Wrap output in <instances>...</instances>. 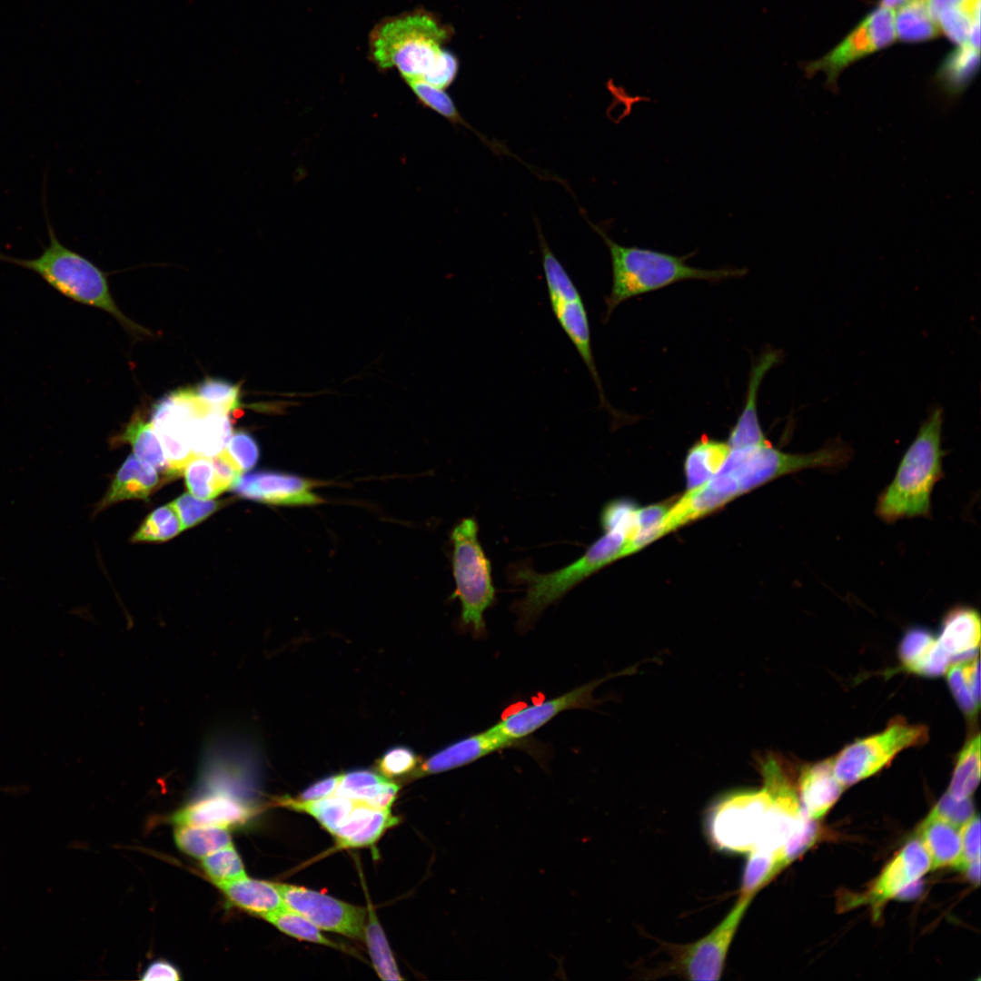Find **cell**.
<instances>
[{
	"mask_svg": "<svg viewBox=\"0 0 981 981\" xmlns=\"http://www.w3.org/2000/svg\"><path fill=\"white\" fill-rule=\"evenodd\" d=\"M942 426L943 410L934 408L902 457L894 479L878 496L876 513L883 521L931 515V494L944 477Z\"/></svg>",
	"mask_w": 981,
	"mask_h": 981,
	"instance_id": "6da1fadb",
	"label": "cell"
},
{
	"mask_svg": "<svg viewBox=\"0 0 981 981\" xmlns=\"http://www.w3.org/2000/svg\"><path fill=\"white\" fill-rule=\"evenodd\" d=\"M609 251L612 269V285L605 299L607 322L613 311L623 302L657 291L675 282L686 280L720 282L732 277L743 276L744 268L701 269L687 264L689 255L676 256L637 246H624L615 243L602 230L595 227Z\"/></svg>",
	"mask_w": 981,
	"mask_h": 981,
	"instance_id": "7a4b0ae2",
	"label": "cell"
},
{
	"mask_svg": "<svg viewBox=\"0 0 981 981\" xmlns=\"http://www.w3.org/2000/svg\"><path fill=\"white\" fill-rule=\"evenodd\" d=\"M629 539L619 529L605 530V534L590 545L583 555L558 570L540 573L525 562L509 568L510 582L524 585L525 596L513 604L518 628L526 630L539 616L567 592L604 566L624 557Z\"/></svg>",
	"mask_w": 981,
	"mask_h": 981,
	"instance_id": "3957f363",
	"label": "cell"
},
{
	"mask_svg": "<svg viewBox=\"0 0 981 981\" xmlns=\"http://www.w3.org/2000/svg\"><path fill=\"white\" fill-rule=\"evenodd\" d=\"M448 35L447 29L422 10L389 16L371 31L370 58L380 70L395 67L401 77L424 79Z\"/></svg>",
	"mask_w": 981,
	"mask_h": 981,
	"instance_id": "277c9868",
	"label": "cell"
},
{
	"mask_svg": "<svg viewBox=\"0 0 981 981\" xmlns=\"http://www.w3.org/2000/svg\"><path fill=\"white\" fill-rule=\"evenodd\" d=\"M47 228L49 244L38 257L20 259L0 253V261L32 271L66 298L104 310L128 329L150 334L117 308L104 272L90 260L63 245L50 224Z\"/></svg>",
	"mask_w": 981,
	"mask_h": 981,
	"instance_id": "5b68a950",
	"label": "cell"
},
{
	"mask_svg": "<svg viewBox=\"0 0 981 981\" xmlns=\"http://www.w3.org/2000/svg\"><path fill=\"white\" fill-rule=\"evenodd\" d=\"M473 518L461 520L452 530V570L456 583L453 597L461 604V620L473 634H485L484 612L495 599L491 568L478 539Z\"/></svg>",
	"mask_w": 981,
	"mask_h": 981,
	"instance_id": "8992f818",
	"label": "cell"
},
{
	"mask_svg": "<svg viewBox=\"0 0 981 981\" xmlns=\"http://www.w3.org/2000/svg\"><path fill=\"white\" fill-rule=\"evenodd\" d=\"M542 267L552 312L586 365L598 390L601 407L612 416L616 411L609 403L593 357L588 312L570 276L539 233Z\"/></svg>",
	"mask_w": 981,
	"mask_h": 981,
	"instance_id": "52a82bcc",
	"label": "cell"
},
{
	"mask_svg": "<svg viewBox=\"0 0 981 981\" xmlns=\"http://www.w3.org/2000/svg\"><path fill=\"white\" fill-rule=\"evenodd\" d=\"M927 740L926 726L895 718L884 730L857 739L832 758L835 776L844 788L852 786L880 771L904 749Z\"/></svg>",
	"mask_w": 981,
	"mask_h": 981,
	"instance_id": "ba28073f",
	"label": "cell"
},
{
	"mask_svg": "<svg viewBox=\"0 0 981 981\" xmlns=\"http://www.w3.org/2000/svg\"><path fill=\"white\" fill-rule=\"evenodd\" d=\"M740 466L733 473L738 494L782 475L809 468H836L850 460V447L835 441L814 452L792 454L774 449L770 443L745 448Z\"/></svg>",
	"mask_w": 981,
	"mask_h": 981,
	"instance_id": "9c48e42d",
	"label": "cell"
},
{
	"mask_svg": "<svg viewBox=\"0 0 981 981\" xmlns=\"http://www.w3.org/2000/svg\"><path fill=\"white\" fill-rule=\"evenodd\" d=\"M771 800V791L765 785L758 791L735 794L719 802L708 818V832L714 845L730 852H751L758 841Z\"/></svg>",
	"mask_w": 981,
	"mask_h": 981,
	"instance_id": "30bf717a",
	"label": "cell"
},
{
	"mask_svg": "<svg viewBox=\"0 0 981 981\" xmlns=\"http://www.w3.org/2000/svg\"><path fill=\"white\" fill-rule=\"evenodd\" d=\"M754 897H738L724 919L694 943L673 946L670 968L694 981H716L721 976L734 935Z\"/></svg>",
	"mask_w": 981,
	"mask_h": 981,
	"instance_id": "8fae6325",
	"label": "cell"
},
{
	"mask_svg": "<svg viewBox=\"0 0 981 981\" xmlns=\"http://www.w3.org/2000/svg\"><path fill=\"white\" fill-rule=\"evenodd\" d=\"M198 401L193 390L181 389L162 398L154 406L151 422L173 477L183 474L194 456L190 444V426Z\"/></svg>",
	"mask_w": 981,
	"mask_h": 981,
	"instance_id": "7c38bea8",
	"label": "cell"
},
{
	"mask_svg": "<svg viewBox=\"0 0 981 981\" xmlns=\"http://www.w3.org/2000/svg\"><path fill=\"white\" fill-rule=\"evenodd\" d=\"M285 906L320 929L361 939L366 910L328 895L293 885L274 883Z\"/></svg>",
	"mask_w": 981,
	"mask_h": 981,
	"instance_id": "4fadbf2b",
	"label": "cell"
},
{
	"mask_svg": "<svg viewBox=\"0 0 981 981\" xmlns=\"http://www.w3.org/2000/svg\"><path fill=\"white\" fill-rule=\"evenodd\" d=\"M607 679H595L558 697L521 707L505 715L495 726L508 738L520 742L565 710L590 708L596 703L593 690Z\"/></svg>",
	"mask_w": 981,
	"mask_h": 981,
	"instance_id": "5bb4252c",
	"label": "cell"
},
{
	"mask_svg": "<svg viewBox=\"0 0 981 981\" xmlns=\"http://www.w3.org/2000/svg\"><path fill=\"white\" fill-rule=\"evenodd\" d=\"M313 481L300 476L255 471L242 474L231 486L237 495L273 505H315L322 502L313 491Z\"/></svg>",
	"mask_w": 981,
	"mask_h": 981,
	"instance_id": "9a60e30c",
	"label": "cell"
},
{
	"mask_svg": "<svg viewBox=\"0 0 981 981\" xmlns=\"http://www.w3.org/2000/svg\"><path fill=\"white\" fill-rule=\"evenodd\" d=\"M930 869L932 863L927 851L919 838L913 839L886 866L861 902L878 907L919 881Z\"/></svg>",
	"mask_w": 981,
	"mask_h": 981,
	"instance_id": "2e32d148",
	"label": "cell"
},
{
	"mask_svg": "<svg viewBox=\"0 0 981 981\" xmlns=\"http://www.w3.org/2000/svg\"><path fill=\"white\" fill-rule=\"evenodd\" d=\"M518 743L520 742L505 737L493 725L488 729L469 735L437 751L421 763L411 776L420 778L452 770L498 750L514 747Z\"/></svg>",
	"mask_w": 981,
	"mask_h": 981,
	"instance_id": "e0dca14e",
	"label": "cell"
},
{
	"mask_svg": "<svg viewBox=\"0 0 981 981\" xmlns=\"http://www.w3.org/2000/svg\"><path fill=\"white\" fill-rule=\"evenodd\" d=\"M738 494V481L728 473H716L704 484L689 491L668 511L663 520L668 533L721 507Z\"/></svg>",
	"mask_w": 981,
	"mask_h": 981,
	"instance_id": "ac0fdd59",
	"label": "cell"
},
{
	"mask_svg": "<svg viewBox=\"0 0 981 981\" xmlns=\"http://www.w3.org/2000/svg\"><path fill=\"white\" fill-rule=\"evenodd\" d=\"M835 776L833 759L805 766L798 778V800L802 811L819 819L835 805L844 790Z\"/></svg>",
	"mask_w": 981,
	"mask_h": 981,
	"instance_id": "d6986e66",
	"label": "cell"
},
{
	"mask_svg": "<svg viewBox=\"0 0 981 981\" xmlns=\"http://www.w3.org/2000/svg\"><path fill=\"white\" fill-rule=\"evenodd\" d=\"M780 356L777 351L766 352L753 365L744 408L730 431L728 445L731 450L761 446L769 443L761 430L757 411V395L759 385L768 370L778 363Z\"/></svg>",
	"mask_w": 981,
	"mask_h": 981,
	"instance_id": "ffe728a7",
	"label": "cell"
},
{
	"mask_svg": "<svg viewBox=\"0 0 981 981\" xmlns=\"http://www.w3.org/2000/svg\"><path fill=\"white\" fill-rule=\"evenodd\" d=\"M898 654L905 669L925 677L945 674L952 660L941 649L936 638L921 628H915L906 633Z\"/></svg>",
	"mask_w": 981,
	"mask_h": 981,
	"instance_id": "44dd1931",
	"label": "cell"
},
{
	"mask_svg": "<svg viewBox=\"0 0 981 981\" xmlns=\"http://www.w3.org/2000/svg\"><path fill=\"white\" fill-rule=\"evenodd\" d=\"M199 401L190 426V444L194 455L212 458L223 451L233 429L228 412Z\"/></svg>",
	"mask_w": 981,
	"mask_h": 981,
	"instance_id": "7402d4cb",
	"label": "cell"
},
{
	"mask_svg": "<svg viewBox=\"0 0 981 981\" xmlns=\"http://www.w3.org/2000/svg\"><path fill=\"white\" fill-rule=\"evenodd\" d=\"M980 632L978 612L968 607H958L946 614L936 639L950 659L958 661L976 654Z\"/></svg>",
	"mask_w": 981,
	"mask_h": 981,
	"instance_id": "603a6c76",
	"label": "cell"
},
{
	"mask_svg": "<svg viewBox=\"0 0 981 981\" xmlns=\"http://www.w3.org/2000/svg\"><path fill=\"white\" fill-rule=\"evenodd\" d=\"M159 481L157 471L153 466L142 461L135 455H130L96 507V511L121 500L146 499Z\"/></svg>",
	"mask_w": 981,
	"mask_h": 981,
	"instance_id": "cb8c5ba5",
	"label": "cell"
},
{
	"mask_svg": "<svg viewBox=\"0 0 981 981\" xmlns=\"http://www.w3.org/2000/svg\"><path fill=\"white\" fill-rule=\"evenodd\" d=\"M919 840L930 857L932 869L956 868L962 852L959 827L930 812L919 827Z\"/></svg>",
	"mask_w": 981,
	"mask_h": 981,
	"instance_id": "d4e9b609",
	"label": "cell"
},
{
	"mask_svg": "<svg viewBox=\"0 0 981 981\" xmlns=\"http://www.w3.org/2000/svg\"><path fill=\"white\" fill-rule=\"evenodd\" d=\"M217 887L233 905L256 916L263 917L285 907L278 889L272 882L245 876Z\"/></svg>",
	"mask_w": 981,
	"mask_h": 981,
	"instance_id": "484cf974",
	"label": "cell"
},
{
	"mask_svg": "<svg viewBox=\"0 0 981 981\" xmlns=\"http://www.w3.org/2000/svg\"><path fill=\"white\" fill-rule=\"evenodd\" d=\"M875 50L867 26L863 21L834 50L823 58L808 64L805 70L808 75L818 71L825 73L828 85L835 87L838 74L846 66Z\"/></svg>",
	"mask_w": 981,
	"mask_h": 981,
	"instance_id": "4316f807",
	"label": "cell"
},
{
	"mask_svg": "<svg viewBox=\"0 0 981 981\" xmlns=\"http://www.w3.org/2000/svg\"><path fill=\"white\" fill-rule=\"evenodd\" d=\"M116 442L130 443L139 460L150 464L156 471L173 477L169 462L152 422L145 421L139 412L133 415L124 432L116 438Z\"/></svg>",
	"mask_w": 981,
	"mask_h": 981,
	"instance_id": "83f0119b",
	"label": "cell"
},
{
	"mask_svg": "<svg viewBox=\"0 0 981 981\" xmlns=\"http://www.w3.org/2000/svg\"><path fill=\"white\" fill-rule=\"evenodd\" d=\"M731 449L728 443L703 435L689 449L685 460V474L689 490L704 484L719 470Z\"/></svg>",
	"mask_w": 981,
	"mask_h": 981,
	"instance_id": "f1b7e54d",
	"label": "cell"
},
{
	"mask_svg": "<svg viewBox=\"0 0 981 981\" xmlns=\"http://www.w3.org/2000/svg\"><path fill=\"white\" fill-rule=\"evenodd\" d=\"M946 679L961 710L974 717L980 707L979 659L977 655L950 664Z\"/></svg>",
	"mask_w": 981,
	"mask_h": 981,
	"instance_id": "f546056e",
	"label": "cell"
},
{
	"mask_svg": "<svg viewBox=\"0 0 981 981\" xmlns=\"http://www.w3.org/2000/svg\"><path fill=\"white\" fill-rule=\"evenodd\" d=\"M279 802L283 807L312 816L332 836L347 818L355 804L354 800L336 795L311 801H300L293 798L283 797L279 799Z\"/></svg>",
	"mask_w": 981,
	"mask_h": 981,
	"instance_id": "4dcf8cb0",
	"label": "cell"
},
{
	"mask_svg": "<svg viewBox=\"0 0 981 981\" xmlns=\"http://www.w3.org/2000/svg\"><path fill=\"white\" fill-rule=\"evenodd\" d=\"M174 841L181 851L197 858L232 844L228 828L219 826H176Z\"/></svg>",
	"mask_w": 981,
	"mask_h": 981,
	"instance_id": "1f68e13d",
	"label": "cell"
},
{
	"mask_svg": "<svg viewBox=\"0 0 981 981\" xmlns=\"http://www.w3.org/2000/svg\"><path fill=\"white\" fill-rule=\"evenodd\" d=\"M979 65V50L960 45L942 64L937 80L950 96L960 94L973 80Z\"/></svg>",
	"mask_w": 981,
	"mask_h": 981,
	"instance_id": "d6a6232c",
	"label": "cell"
},
{
	"mask_svg": "<svg viewBox=\"0 0 981 981\" xmlns=\"http://www.w3.org/2000/svg\"><path fill=\"white\" fill-rule=\"evenodd\" d=\"M980 735L972 737L957 756L947 793L956 798H968L980 781Z\"/></svg>",
	"mask_w": 981,
	"mask_h": 981,
	"instance_id": "836d02e7",
	"label": "cell"
},
{
	"mask_svg": "<svg viewBox=\"0 0 981 981\" xmlns=\"http://www.w3.org/2000/svg\"><path fill=\"white\" fill-rule=\"evenodd\" d=\"M895 28L900 39L909 42L930 39L939 31L926 0H910L902 5L895 18Z\"/></svg>",
	"mask_w": 981,
	"mask_h": 981,
	"instance_id": "e575fe53",
	"label": "cell"
},
{
	"mask_svg": "<svg viewBox=\"0 0 981 981\" xmlns=\"http://www.w3.org/2000/svg\"><path fill=\"white\" fill-rule=\"evenodd\" d=\"M367 919L363 936L378 976L382 980H402L387 938L370 904Z\"/></svg>",
	"mask_w": 981,
	"mask_h": 981,
	"instance_id": "d590c367",
	"label": "cell"
},
{
	"mask_svg": "<svg viewBox=\"0 0 981 981\" xmlns=\"http://www.w3.org/2000/svg\"><path fill=\"white\" fill-rule=\"evenodd\" d=\"M783 868L778 853L761 850L749 852L739 896L755 897L757 892L768 884Z\"/></svg>",
	"mask_w": 981,
	"mask_h": 981,
	"instance_id": "8d00e7d4",
	"label": "cell"
},
{
	"mask_svg": "<svg viewBox=\"0 0 981 981\" xmlns=\"http://www.w3.org/2000/svg\"><path fill=\"white\" fill-rule=\"evenodd\" d=\"M262 917L280 931L297 939L335 948L340 947L336 943L325 937L313 923L286 906Z\"/></svg>",
	"mask_w": 981,
	"mask_h": 981,
	"instance_id": "74e56055",
	"label": "cell"
},
{
	"mask_svg": "<svg viewBox=\"0 0 981 981\" xmlns=\"http://www.w3.org/2000/svg\"><path fill=\"white\" fill-rule=\"evenodd\" d=\"M183 475L188 490L198 499L210 500L224 491L211 458L194 455Z\"/></svg>",
	"mask_w": 981,
	"mask_h": 981,
	"instance_id": "f35d334b",
	"label": "cell"
},
{
	"mask_svg": "<svg viewBox=\"0 0 981 981\" xmlns=\"http://www.w3.org/2000/svg\"><path fill=\"white\" fill-rule=\"evenodd\" d=\"M202 867L216 886L246 876L242 858L233 844L202 858Z\"/></svg>",
	"mask_w": 981,
	"mask_h": 981,
	"instance_id": "ab89813d",
	"label": "cell"
},
{
	"mask_svg": "<svg viewBox=\"0 0 981 981\" xmlns=\"http://www.w3.org/2000/svg\"><path fill=\"white\" fill-rule=\"evenodd\" d=\"M182 530L181 520L173 504L153 511L133 536L132 541H161L174 537Z\"/></svg>",
	"mask_w": 981,
	"mask_h": 981,
	"instance_id": "60d3db41",
	"label": "cell"
},
{
	"mask_svg": "<svg viewBox=\"0 0 981 981\" xmlns=\"http://www.w3.org/2000/svg\"><path fill=\"white\" fill-rule=\"evenodd\" d=\"M402 78L422 104L453 124H465L464 119L444 89L434 86L421 78Z\"/></svg>",
	"mask_w": 981,
	"mask_h": 981,
	"instance_id": "b9f144b4",
	"label": "cell"
},
{
	"mask_svg": "<svg viewBox=\"0 0 981 981\" xmlns=\"http://www.w3.org/2000/svg\"><path fill=\"white\" fill-rule=\"evenodd\" d=\"M193 391L209 406L228 413L241 406L240 386L223 379L207 378Z\"/></svg>",
	"mask_w": 981,
	"mask_h": 981,
	"instance_id": "7bdbcfd3",
	"label": "cell"
},
{
	"mask_svg": "<svg viewBox=\"0 0 981 981\" xmlns=\"http://www.w3.org/2000/svg\"><path fill=\"white\" fill-rule=\"evenodd\" d=\"M980 18H975L962 6L946 7L941 10L936 22L945 34L955 43L960 45H968L971 29L976 23H980Z\"/></svg>",
	"mask_w": 981,
	"mask_h": 981,
	"instance_id": "ee69618b",
	"label": "cell"
},
{
	"mask_svg": "<svg viewBox=\"0 0 981 981\" xmlns=\"http://www.w3.org/2000/svg\"><path fill=\"white\" fill-rule=\"evenodd\" d=\"M818 836V826L817 820L808 817L803 812L798 827L778 852L783 867L789 865L813 846Z\"/></svg>",
	"mask_w": 981,
	"mask_h": 981,
	"instance_id": "f6af8a7d",
	"label": "cell"
},
{
	"mask_svg": "<svg viewBox=\"0 0 981 981\" xmlns=\"http://www.w3.org/2000/svg\"><path fill=\"white\" fill-rule=\"evenodd\" d=\"M637 506L632 500L626 499L616 500L608 503L601 513V525L605 530L620 529L629 538H634L638 532L636 519Z\"/></svg>",
	"mask_w": 981,
	"mask_h": 981,
	"instance_id": "bcb514c9",
	"label": "cell"
},
{
	"mask_svg": "<svg viewBox=\"0 0 981 981\" xmlns=\"http://www.w3.org/2000/svg\"><path fill=\"white\" fill-rule=\"evenodd\" d=\"M418 764L419 758L413 750L400 746L388 749L378 759L377 768L382 776L391 778L413 773Z\"/></svg>",
	"mask_w": 981,
	"mask_h": 981,
	"instance_id": "7dc6e473",
	"label": "cell"
},
{
	"mask_svg": "<svg viewBox=\"0 0 981 981\" xmlns=\"http://www.w3.org/2000/svg\"><path fill=\"white\" fill-rule=\"evenodd\" d=\"M171 503L179 516L183 530L199 523L221 505L220 501L201 500L189 493H184Z\"/></svg>",
	"mask_w": 981,
	"mask_h": 981,
	"instance_id": "c3c4849f",
	"label": "cell"
},
{
	"mask_svg": "<svg viewBox=\"0 0 981 981\" xmlns=\"http://www.w3.org/2000/svg\"><path fill=\"white\" fill-rule=\"evenodd\" d=\"M399 822L391 809H375L366 827L357 835L349 839L342 848H353L368 847L375 843L381 836L390 827Z\"/></svg>",
	"mask_w": 981,
	"mask_h": 981,
	"instance_id": "681fc988",
	"label": "cell"
},
{
	"mask_svg": "<svg viewBox=\"0 0 981 981\" xmlns=\"http://www.w3.org/2000/svg\"><path fill=\"white\" fill-rule=\"evenodd\" d=\"M225 450L243 472L252 469L260 456L255 440L243 431L232 435Z\"/></svg>",
	"mask_w": 981,
	"mask_h": 981,
	"instance_id": "f907efd6",
	"label": "cell"
},
{
	"mask_svg": "<svg viewBox=\"0 0 981 981\" xmlns=\"http://www.w3.org/2000/svg\"><path fill=\"white\" fill-rule=\"evenodd\" d=\"M877 49L890 45L896 37L895 15L892 9L881 6L870 14L865 20Z\"/></svg>",
	"mask_w": 981,
	"mask_h": 981,
	"instance_id": "816d5d0a",
	"label": "cell"
},
{
	"mask_svg": "<svg viewBox=\"0 0 981 981\" xmlns=\"http://www.w3.org/2000/svg\"><path fill=\"white\" fill-rule=\"evenodd\" d=\"M931 812L959 827L975 816V808L970 798L956 799L946 792Z\"/></svg>",
	"mask_w": 981,
	"mask_h": 981,
	"instance_id": "f5cc1de1",
	"label": "cell"
},
{
	"mask_svg": "<svg viewBox=\"0 0 981 981\" xmlns=\"http://www.w3.org/2000/svg\"><path fill=\"white\" fill-rule=\"evenodd\" d=\"M375 808L364 802L355 801L351 813L333 835L337 848L342 846L352 837L361 832L371 820Z\"/></svg>",
	"mask_w": 981,
	"mask_h": 981,
	"instance_id": "db71d44e",
	"label": "cell"
},
{
	"mask_svg": "<svg viewBox=\"0 0 981 981\" xmlns=\"http://www.w3.org/2000/svg\"><path fill=\"white\" fill-rule=\"evenodd\" d=\"M961 858L956 869H963L972 861L980 858V820L974 816L960 827Z\"/></svg>",
	"mask_w": 981,
	"mask_h": 981,
	"instance_id": "11a10c76",
	"label": "cell"
},
{
	"mask_svg": "<svg viewBox=\"0 0 981 981\" xmlns=\"http://www.w3.org/2000/svg\"><path fill=\"white\" fill-rule=\"evenodd\" d=\"M387 778L371 770H354L342 774L333 795L348 798L352 792L362 788L378 784Z\"/></svg>",
	"mask_w": 981,
	"mask_h": 981,
	"instance_id": "9f6ffc18",
	"label": "cell"
},
{
	"mask_svg": "<svg viewBox=\"0 0 981 981\" xmlns=\"http://www.w3.org/2000/svg\"><path fill=\"white\" fill-rule=\"evenodd\" d=\"M457 72L458 61L456 57L443 49L435 65L422 80L434 86L445 89L452 83Z\"/></svg>",
	"mask_w": 981,
	"mask_h": 981,
	"instance_id": "6f0895ef",
	"label": "cell"
},
{
	"mask_svg": "<svg viewBox=\"0 0 981 981\" xmlns=\"http://www.w3.org/2000/svg\"><path fill=\"white\" fill-rule=\"evenodd\" d=\"M182 978L178 968L165 959H157L150 963L142 973V980L177 981Z\"/></svg>",
	"mask_w": 981,
	"mask_h": 981,
	"instance_id": "680465c9",
	"label": "cell"
},
{
	"mask_svg": "<svg viewBox=\"0 0 981 981\" xmlns=\"http://www.w3.org/2000/svg\"><path fill=\"white\" fill-rule=\"evenodd\" d=\"M341 775H333L312 784L303 790L297 798L300 801H311L326 798L334 794Z\"/></svg>",
	"mask_w": 981,
	"mask_h": 981,
	"instance_id": "91938a15",
	"label": "cell"
},
{
	"mask_svg": "<svg viewBox=\"0 0 981 981\" xmlns=\"http://www.w3.org/2000/svg\"><path fill=\"white\" fill-rule=\"evenodd\" d=\"M668 511V506L661 503L650 505L643 509H638L636 512L638 531L660 525Z\"/></svg>",
	"mask_w": 981,
	"mask_h": 981,
	"instance_id": "94428289",
	"label": "cell"
},
{
	"mask_svg": "<svg viewBox=\"0 0 981 981\" xmlns=\"http://www.w3.org/2000/svg\"><path fill=\"white\" fill-rule=\"evenodd\" d=\"M399 788V785L388 781L380 793L365 803L375 809H391Z\"/></svg>",
	"mask_w": 981,
	"mask_h": 981,
	"instance_id": "6125c7cd",
	"label": "cell"
},
{
	"mask_svg": "<svg viewBox=\"0 0 981 981\" xmlns=\"http://www.w3.org/2000/svg\"><path fill=\"white\" fill-rule=\"evenodd\" d=\"M971 0H927L926 5L932 17L936 20L937 14L946 8L953 6H964Z\"/></svg>",
	"mask_w": 981,
	"mask_h": 981,
	"instance_id": "be15d7a7",
	"label": "cell"
},
{
	"mask_svg": "<svg viewBox=\"0 0 981 981\" xmlns=\"http://www.w3.org/2000/svg\"><path fill=\"white\" fill-rule=\"evenodd\" d=\"M963 871L966 873V877L970 881L978 885L980 882V858L969 863Z\"/></svg>",
	"mask_w": 981,
	"mask_h": 981,
	"instance_id": "e7e4bbea",
	"label": "cell"
},
{
	"mask_svg": "<svg viewBox=\"0 0 981 981\" xmlns=\"http://www.w3.org/2000/svg\"><path fill=\"white\" fill-rule=\"evenodd\" d=\"M910 0H882V6L892 9L896 7H901L908 3Z\"/></svg>",
	"mask_w": 981,
	"mask_h": 981,
	"instance_id": "03108f58",
	"label": "cell"
}]
</instances>
